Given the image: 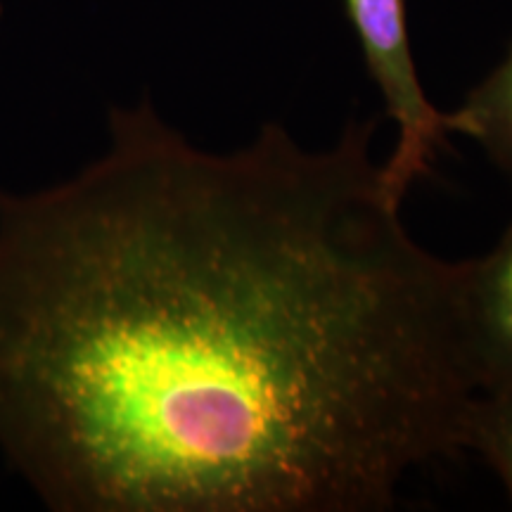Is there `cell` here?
Listing matches in <instances>:
<instances>
[{
	"instance_id": "6da1fadb",
	"label": "cell",
	"mask_w": 512,
	"mask_h": 512,
	"mask_svg": "<svg viewBox=\"0 0 512 512\" xmlns=\"http://www.w3.org/2000/svg\"><path fill=\"white\" fill-rule=\"evenodd\" d=\"M377 119L235 152L143 100L74 176L0 188V456L55 512H384L463 448L460 264Z\"/></svg>"
},
{
	"instance_id": "7a4b0ae2",
	"label": "cell",
	"mask_w": 512,
	"mask_h": 512,
	"mask_svg": "<svg viewBox=\"0 0 512 512\" xmlns=\"http://www.w3.org/2000/svg\"><path fill=\"white\" fill-rule=\"evenodd\" d=\"M370 79L396 124V145L382 164L384 181L403 202L411 185L430 171L434 152L451 136L446 112L427 98L415 69L406 0H344Z\"/></svg>"
},
{
	"instance_id": "3957f363",
	"label": "cell",
	"mask_w": 512,
	"mask_h": 512,
	"mask_svg": "<svg viewBox=\"0 0 512 512\" xmlns=\"http://www.w3.org/2000/svg\"><path fill=\"white\" fill-rule=\"evenodd\" d=\"M458 325L475 394L512 387V226L489 254L460 261Z\"/></svg>"
},
{
	"instance_id": "277c9868",
	"label": "cell",
	"mask_w": 512,
	"mask_h": 512,
	"mask_svg": "<svg viewBox=\"0 0 512 512\" xmlns=\"http://www.w3.org/2000/svg\"><path fill=\"white\" fill-rule=\"evenodd\" d=\"M446 128L477 140L512 181V43L503 62L465 95L463 105L446 112Z\"/></svg>"
},
{
	"instance_id": "5b68a950",
	"label": "cell",
	"mask_w": 512,
	"mask_h": 512,
	"mask_svg": "<svg viewBox=\"0 0 512 512\" xmlns=\"http://www.w3.org/2000/svg\"><path fill=\"white\" fill-rule=\"evenodd\" d=\"M463 448L484 458L512 501V387L472 396L463 420Z\"/></svg>"
},
{
	"instance_id": "8992f818",
	"label": "cell",
	"mask_w": 512,
	"mask_h": 512,
	"mask_svg": "<svg viewBox=\"0 0 512 512\" xmlns=\"http://www.w3.org/2000/svg\"><path fill=\"white\" fill-rule=\"evenodd\" d=\"M0 12H3V8H0Z\"/></svg>"
}]
</instances>
